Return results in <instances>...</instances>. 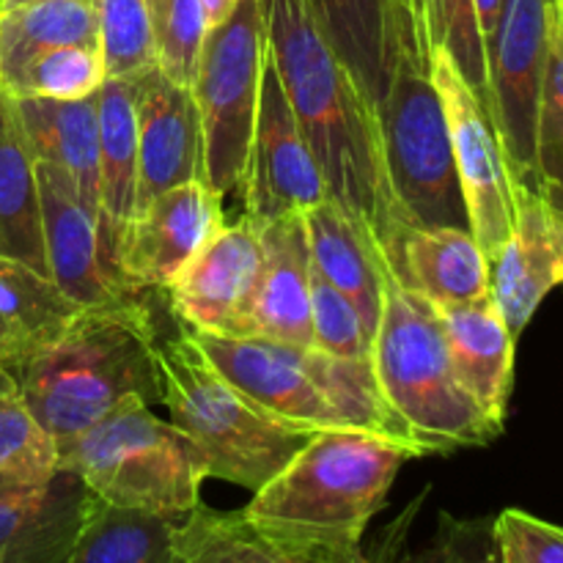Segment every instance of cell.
<instances>
[{
	"mask_svg": "<svg viewBox=\"0 0 563 563\" xmlns=\"http://www.w3.org/2000/svg\"><path fill=\"white\" fill-rule=\"evenodd\" d=\"M267 55L330 198L394 262L410 229L390 187L377 108L319 33L306 0H262Z\"/></svg>",
	"mask_w": 563,
	"mask_h": 563,
	"instance_id": "obj_1",
	"label": "cell"
},
{
	"mask_svg": "<svg viewBox=\"0 0 563 563\" xmlns=\"http://www.w3.org/2000/svg\"><path fill=\"white\" fill-rule=\"evenodd\" d=\"M416 449L361 429L317 432L262 489L242 517L300 553L352 563L368 522L383 511Z\"/></svg>",
	"mask_w": 563,
	"mask_h": 563,
	"instance_id": "obj_2",
	"label": "cell"
},
{
	"mask_svg": "<svg viewBox=\"0 0 563 563\" xmlns=\"http://www.w3.org/2000/svg\"><path fill=\"white\" fill-rule=\"evenodd\" d=\"M157 324L135 300L82 308L53 341L11 366L27 410L64 445L126 399L159 405Z\"/></svg>",
	"mask_w": 563,
	"mask_h": 563,
	"instance_id": "obj_3",
	"label": "cell"
},
{
	"mask_svg": "<svg viewBox=\"0 0 563 563\" xmlns=\"http://www.w3.org/2000/svg\"><path fill=\"white\" fill-rule=\"evenodd\" d=\"M372 366L388 401L427 454L476 449L504 432L462 388L432 306L407 289L390 264L372 339Z\"/></svg>",
	"mask_w": 563,
	"mask_h": 563,
	"instance_id": "obj_4",
	"label": "cell"
},
{
	"mask_svg": "<svg viewBox=\"0 0 563 563\" xmlns=\"http://www.w3.org/2000/svg\"><path fill=\"white\" fill-rule=\"evenodd\" d=\"M432 31L399 14L394 69L377 108L385 168L407 223L471 231L449 121L432 77Z\"/></svg>",
	"mask_w": 563,
	"mask_h": 563,
	"instance_id": "obj_5",
	"label": "cell"
},
{
	"mask_svg": "<svg viewBox=\"0 0 563 563\" xmlns=\"http://www.w3.org/2000/svg\"><path fill=\"white\" fill-rule=\"evenodd\" d=\"M60 471L86 484L93 498L121 509L181 520L201 504L207 462L176 423L143 399H126L58 445Z\"/></svg>",
	"mask_w": 563,
	"mask_h": 563,
	"instance_id": "obj_6",
	"label": "cell"
},
{
	"mask_svg": "<svg viewBox=\"0 0 563 563\" xmlns=\"http://www.w3.org/2000/svg\"><path fill=\"white\" fill-rule=\"evenodd\" d=\"M157 366L159 405L201 451L209 478L256 493L313 438L264 416L236 394L185 328L159 341Z\"/></svg>",
	"mask_w": 563,
	"mask_h": 563,
	"instance_id": "obj_7",
	"label": "cell"
},
{
	"mask_svg": "<svg viewBox=\"0 0 563 563\" xmlns=\"http://www.w3.org/2000/svg\"><path fill=\"white\" fill-rule=\"evenodd\" d=\"M267 66L262 0H240L209 27L190 91L201 121V181L220 198L245 174Z\"/></svg>",
	"mask_w": 563,
	"mask_h": 563,
	"instance_id": "obj_8",
	"label": "cell"
},
{
	"mask_svg": "<svg viewBox=\"0 0 563 563\" xmlns=\"http://www.w3.org/2000/svg\"><path fill=\"white\" fill-rule=\"evenodd\" d=\"M432 77L443 99L451 148L465 198L471 234L482 245L489 267L515 229V174L498 130L462 71L443 47L432 49Z\"/></svg>",
	"mask_w": 563,
	"mask_h": 563,
	"instance_id": "obj_9",
	"label": "cell"
},
{
	"mask_svg": "<svg viewBox=\"0 0 563 563\" xmlns=\"http://www.w3.org/2000/svg\"><path fill=\"white\" fill-rule=\"evenodd\" d=\"M553 0H506L487 47L489 119L520 185H539L537 115L550 49Z\"/></svg>",
	"mask_w": 563,
	"mask_h": 563,
	"instance_id": "obj_10",
	"label": "cell"
},
{
	"mask_svg": "<svg viewBox=\"0 0 563 563\" xmlns=\"http://www.w3.org/2000/svg\"><path fill=\"white\" fill-rule=\"evenodd\" d=\"M240 190L245 201L242 218L256 229L286 214L306 212L330 196L269 55Z\"/></svg>",
	"mask_w": 563,
	"mask_h": 563,
	"instance_id": "obj_11",
	"label": "cell"
},
{
	"mask_svg": "<svg viewBox=\"0 0 563 563\" xmlns=\"http://www.w3.org/2000/svg\"><path fill=\"white\" fill-rule=\"evenodd\" d=\"M187 335L223 374L225 383L264 416L308 434L344 429L302 366V346L258 335H214L196 330H187Z\"/></svg>",
	"mask_w": 563,
	"mask_h": 563,
	"instance_id": "obj_12",
	"label": "cell"
},
{
	"mask_svg": "<svg viewBox=\"0 0 563 563\" xmlns=\"http://www.w3.org/2000/svg\"><path fill=\"white\" fill-rule=\"evenodd\" d=\"M223 225V198L201 179L159 192L135 212L121 236L115 251L119 275L137 291H165Z\"/></svg>",
	"mask_w": 563,
	"mask_h": 563,
	"instance_id": "obj_13",
	"label": "cell"
},
{
	"mask_svg": "<svg viewBox=\"0 0 563 563\" xmlns=\"http://www.w3.org/2000/svg\"><path fill=\"white\" fill-rule=\"evenodd\" d=\"M36 174L42 196L44 256L49 278L60 286V291L82 308L113 306L146 295L124 284L104 247L97 218L80 201L64 170L38 159Z\"/></svg>",
	"mask_w": 563,
	"mask_h": 563,
	"instance_id": "obj_14",
	"label": "cell"
},
{
	"mask_svg": "<svg viewBox=\"0 0 563 563\" xmlns=\"http://www.w3.org/2000/svg\"><path fill=\"white\" fill-rule=\"evenodd\" d=\"M262 242L251 220L225 223L168 284V306L181 328L240 335L242 313L256 284Z\"/></svg>",
	"mask_w": 563,
	"mask_h": 563,
	"instance_id": "obj_15",
	"label": "cell"
},
{
	"mask_svg": "<svg viewBox=\"0 0 563 563\" xmlns=\"http://www.w3.org/2000/svg\"><path fill=\"white\" fill-rule=\"evenodd\" d=\"M489 280L517 339L544 297L563 286V209L544 187L515 185V229L489 267Z\"/></svg>",
	"mask_w": 563,
	"mask_h": 563,
	"instance_id": "obj_16",
	"label": "cell"
},
{
	"mask_svg": "<svg viewBox=\"0 0 563 563\" xmlns=\"http://www.w3.org/2000/svg\"><path fill=\"white\" fill-rule=\"evenodd\" d=\"M135 115L141 212L159 192L201 179V121L190 86L174 82L157 64L135 75Z\"/></svg>",
	"mask_w": 563,
	"mask_h": 563,
	"instance_id": "obj_17",
	"label": "cell"
},
{
	"mask_svg": "<svg viewBox=\"0 0 563 563\" xmlns=\"http://www.w3.org/2000/svg\"><path fill=\"white\" fill-rule=\"evenodd\" d=\"M262 262L240 335L311 346V247L302 212L258 229Z\"/></svg>",
	"mask_w": 563,
	"mask_h": 563,
	"instance_id": "obj_18",
	"label": "cell"
},
{
	"mask_svg": "<svg viewBox=\"0 0 563 563\" xmlns=\"http://www.w3.org/2000/svg\"><path fill=\"white\" fill-rule=\"evenodd\" d=\"M432 311L462 388L504 427L515 385L517 335L506 324L493 291L471 302L432 306Z\"/></svg>",
	"mask_w": 563,
	"mask_h": 563,
	"instance_id": "obj_19",
	"label": "cell"
},
{
	"mask_svg": "<svg viewBox=\"0 0 563 563\" xmlns=\"http://www.w3.org/2000/svg\"><path fill=\"white\" fill-rule=\"evenodd\" d=\"M91 498L66 471L36 487L0 489V563H69Z\"/></svg>",
	"mask_w": 563,
	"mask_h": 563,
	"instance_id": "obj_20",
	"label": "cell"
},
{
	"mask_svg": "<svg viewBox=\"0 0 563 563\" xmlns=\"http://www.w3.org/2000/svg\"><path fill=\"white\" fill-rule=\"evenodd\" d=\"M311 262L361 313L363 328L374 339L383 313V286L388 258L377 242L350 218L335 198H324L302 212Z\"/></svg>",
	"mask_w": 563,
	"mask_h": 563,
	"instance_id": "obj_21",
	"label": "cell"
},
{
	"mask_svg": "<svg viewBox=\"0 0 563 563\" xmlns=\"http://www.w3.org/2000/svg\"><path fill=\"white\" fill-rule=\"evenodd\" d=\"M390 269L432 306L471 302L493 291L489 258L467 229L410 225L401 234Z\"/></svg>",
	"mask_w": 563,
	"mask_h": 563,
	"instance_id": "obj_22",
	"label": "cell"
},
{
	"mask_svg": "<svg viewBox=\"0 0 563 563\" xmlns=\"http://www.w3.org/2000/svg\"><path fill=\"white\" fill-rule=\"evenodd\" d=\"M99 234L115 264V251L135 218L137 192V115L135 75L108 77L99 86ZM119 269V267H115Z\"/></svg>",
	"mask_w": 563,
	"mask_h": 563,
	"instance_id": "obj_23",
	"label": "cell"
},
{
	"mask_svg": "<svg viewBox=\"0 0 563 563\" xmlns=\"http://www.w3.org/2000/svg\"><path fill=\"white\" fill-rule=\"evenodd\" d=\"M306 5L330 49L379 108L399 44L394 0H306Z\"/></svg>",
	"mask_w": 563,
	"mask_h": 563,
	"instance_id": "obj_24",
	"label": "cell"
},
{
	"mask_svg": "<svg viewBox=\"0 0 563 563\" xmlns=\"http://www.w3.org/2000/svg\"><path fill=\"white\" fill-rule=\"evenodd\" d=\"M14 104L36 159L64 170L99 223L97 97L14 99Z\"/></svg>",
	"mask_w": 563,
	"mask_h": 563,
	"instance_id": "obj_25",
	"label": "cell"
},
{
	"mask_svg": "<svg viewBox=\"0 0 563 563\" xmlns=\"http://www.w3.org/2000/svg\"><path fill=\"white\" fill-rule=\"evenodd\" d=\"M36 165L14 99L0 91V256L49 278Z\"/></svg>",
	"mask_w": 563,
	"mask_h": 563,
	"instance_id": "obj_26",
	"label": "cell"
},
{
	"mask_svg": "<svg viewBox=\"0 0 563 563\" xmlns=\"http://www.w3.org/2000/svg\"><path fill=\"white\" fill-rule=\"evenodd\" d=\"M80 311L53 278L0 256V366H16Z\"/></svg>",
	"mask_w": 563,
	"mask_h": 563,
	"instance_id": "obj_27",
	"label": "cell"
},
{
	"mask_svg": "<svg viewBox=\"0 0 563 563\" xmlns=\"http://www.w3.org/2000/svg\"><path fill=\"white\" fill-rule=\"evenodd\" d=\"M302 366L346 429L396 440L416 449L421 456L427 454L385 396L372 357H339L317 346H302Z\"/></svg>",
	"mask_w": 563,
	"mask_h": 563,
	"instance_id": "obj_28",
	"label": "cell"
},
{
	"mask_svg": "<svg viewBox=\"0 0 563 563\" xmlns=\"http://www.w3.org/2000/svg\"><path fill=\"white\" fill-rule=\"evenodd\" d=\"M69 563H185L176 520L91 498Z\"/></svg>",
	"mask_w": 563,
	"mask_h": 563,
	"instance_id": "obj_29",
	"label": "cell"
},
{
	"mask_svg": "<svg viewBox=\"0 0 563 563\" xmlns=\"http://www.w3.org/2000/svg\"><path fill=\"white\" fill-rule=\"evenodd\" d=\"M69 44L99 47L93 0H27L0 9V77L44 49Z\"/></svg>",
	"mask_w": 563,
	"mask_h": 563,
	"instance_id": "obj_30",
	"label": "cell"
},
{
	"mask_svg": "<svg viewBox=\"0 0 563 563\" xmlns=\"http://www.w3.org/2000/svg\"><path fill=\"white\" fill-rule=\"evenodd\" d=\"M176 548L185 563H328L262 533L242 511L203 504L176 520Z\"/></svg>",
	"mask_w": 563,
	"mask_h": 563,
	"instance_id": "obj_31",
	"label": "cell"
},
{
	"mask_svg": "<svg viewBox=\"0 0 563 563\" xmlns=\"http://www.w3.org/2000/svg\"><path fill=\"white\" fill-rule=\"evenodd\" d=\"M108 80L102 49L93 44L44 49L0 77V91L11 99H86Z\"/></svg>",
	"mask_w": 563,
	"mask_h": 563,
	"instance_id": "obj_32",
	"label": "cell"
},
{
	"mask_svg": "<svg viewBox=\"0 0 563 563\" xmlns=\"http://www.w3.org/2000/svg\"><path fill=\"white\" fill-rule=\"evenodd\" d=\"M58 473V443L27 410L20 390L0 396V489L36 487Z\"/></svg>",
	"mask_w": 563,
	"mask_h": 563,
	"instance_id": "obj_33",
	"label": "cell"
},
{
	"mask_svg": "<svg viewBox=\"0 0 563 563\" xmlns=\"http://www.w3.org/2000/svg\"><path fill=\"white\" fill-rule=\"evenodd\" d=\"M108 77H132L157 64L148 0H93Z\"/></svg>",
	"mask_w": 563,
	"mask_h": 563,
	"instance_id": "obj_34",
	"label": "cell"
},
{
	"mask_svg": "<svg viewBox=\"0 0 563 563\" xmlns=\"http://www.w3.org/2000/svg\"><path fill=\"white\" fill-rule=\"evenodd\" d=\"M537 170L542 187H563V9L553 0L550 49L537 115Z\"/></svg>",
	"mask_w": 563,
	"mask_h": 563,
	"instance_id": "obj_35",
	"label": "cell"
},
{
	"mask_svg": "<svg viewBox=\"0 0 563 563\" xmlns=\"http://www.w3.org/2000/svg\"><path fill=\"white\" fill-rule=\"evenodd\" d=\"M152 22L159 71L174 82L190 86L209 31L201 0H159Z\"/></svg>",
	"mask_w": 563,
	"mask_h": 563,
	"instance_id": "obj_36",
	"label": "cell"
},
{
	"mask_svg": "<svg viewBox=\"0 0 563 563\" xmlns=\"http://www.w3.org/2000/svg\"><path fill=\"white\" fill-rule=\"evenodd\" d=\"M432 44L443 47L462 71L467 86L476 91L489 113V75L487 53H484L482 33H478L473 0H432Z\"/></svg>",
	"mask_w": 563,
	"mask_h": 563,
	"instance_id": "obj_37",
	"label": "cell"
},
{
	"mask_svg": "<svg viewBox=\"0 0 563 563\" xmlns=\"http://www.w3.org/2000/svg\"><path fill=\"white\" fill-rule=\"evenodd\" d=\"M311 339L339 357H372V335L350 300L311 262Z\"/></svg>",
	"mask_w": 563,
	"mask_h": 563,
	"instance_id": "obj_38",
	"label": "cell"
},
{
	"mask_svg": "<svg viewBox=\"0 0 563 563\" xmlns=\"http://www.w3.org/2000/svg\"><path fill=\"white\" fill-rule=\"evenodd\" d=\"M495 563H563V528L522 509H504L493 520Z\"/></svg>",
	"mask_w": 563,
	"mask_h": 563,
	"instance_id": "obj_39",
	"label": "cell"
},
{
	"mask_svg": "<svg viewBox=\"0 0 563 563\" xmlns=\"http://www.w3.org/2000/svg\"><path fill=\"white\" fill-rule=\"evenodd\" d=\"M357 563H374L366 555H361ZM416 563H495L493 548V522L478 531V528H456L449 537L445 548H440L434 555H427Z\"/></svg>",
	"mask_w": 563,
	"mask_h": 563,
	"instance_id": "obj_40",
	"label": "cell"
},
{
	"mask_svg": "<svg viewBox=\"0 0 563 563\" xmlns=\"http://www.w3.org/2000/svg\"><path fill=\"white\" fill-rule=\"evenodd\" d=\"M504 3L506 0H473V11H476V22H478V33H482L484 42V53L493 44L495 31H498L500 14H504Z\"/></svg>",
	"mask_w": 563,
	"mask_h": 563,
	"instance_id": "obj_41",
	"label": "cell"
},
{
	"mask_svg": "<svg viewBox=\"0 0 563 563\" xmlns=\"http://www.w3.org/2000/svg\"><path fill=\"white\" fill-rule=\"evenodd\" d=\"M394 3L399 14L410 16V20L421 22V25H427L429 31H432V25H429V16H432V0H394Z\"/></svg>",
	"mask_w": 563,
	"mask_h": 563,
	"instance_id": "obj_42",
	"label": "cell"
},
{
	"mask_svg": "<svg viewBox=\"0 0 563 563\" xmlns=\"http://www.w3.org/2000/svg\"><path fill=\"white\" fill-rule=\"evenodd\" d=\"M236 3H240V0H201L203 14H207L209 27L220 25V22H223L225 16H229L231 11H234Z\"/></svg>",
	"mask_w": 563,
	"mask_h": 563,
	"instance_id": "obj_43",
	"label": "cell"
},
{
	"mask_svg": "<svg viewBox=\"0 0 563 563\" xmlns=\"http://www.w3.org/2000/svg\"><path fill=\"white\" fill-rule=\"evenodd\" d=\"M14 388H16V383H14V377H11V372L5 366H0V396L9 394V390H14Z\"/></svg>",
	"mask_w": 563,
	"mask_h": 563,
	"instance_id": "obj_44",
	"label": "cell"
},
{
	"mask_svg": "<svg viewBox=\"0 0 563 563\" xmlns=\"http://www.w3.org/2000/svg\"><path fill=\"white\" fill-rule=\"evenodd\" d=\"M544 192H548V196L563 209V187H544Z\"/></svg>",
	"mask_w": 563,
	"mask_h": 563,
	"instance_id": "obj_45",
	"label": "cell"
},
{
	"mask_svg": "<svg viewBox=\"0 0 563 563\" xmlns=\"http://www.w3.org/2000/svg\"><path fill=\"white\" fill-rule=\"evenodd\" d=\"M27 3V0H0V9H9V5H20Z\"/></svg>",
	"mask_w": 563,
	"mask_h": 563,
	"instance_id": "obj_46",
	"label": "cell"
},
{
	"mask_svg": "<svg viewBox=\"0 0 563 563\" xmlns=\"http://www.w3.org/2000/svg\"><path fill=\"white\" fill-rule=\"evenodd\" d=\"M157 3L159 0H148V11H152V14H154V9H157Z\"/></svg>",
	"mask_w": 563,
	"mask_h": 563,
	"instance_id": "obj_47",
	"label": "cell"
},
{
	"mask_svg": "<svg viewBox=\"0 0 563 563\" xmlns=\"http://www.w3.org/2000/svg\"><path fill=\"white\" fill-rule=\"evenodd\" d=\"M357 559H361V555H357ZM357 559H355V561H352V563H357Z\"/></svg>",
	"mask_w": 563,
	"mask_h": 563,
	"instance_id": "obj_48",
	"label": "cell"
},
{
	"mask_svg": "<svg viewBox=\"0 0 563 563\" xmlns=\"http://www.w3.org/2000/svg\"><path fill=\"white\" fill-rule=\"evenodd\" d=\"M561 9H563V0H561Z\"/></svg>",
	"mask_w": 563,
	"mask_h": 563,
	"instance_id": "obj_49",
	"label": "cell"
}]
</instances>
